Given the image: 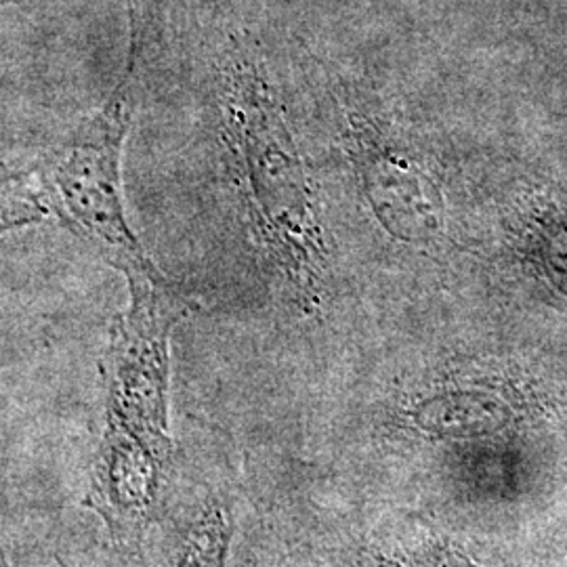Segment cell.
I'll return each instance as SVG.
<instances>
[{
  "label": "cell",
  "instance_id": "1",
  "mask_svg": "<svg viewBox=\"0 0 567 567\" xmlns=\"http://www.w3.org/2000/svg\"><path fill=\"white\" fill-rule=\"evenodd\" d=\"M128 307L114 318L103 358L105 429L86 505L112 540L142 543L163 487L168 437V343L185 303L161 269L131 271Z\"/></svg>",
  "mask_w": 567,
  "mask_h": 567
},
{
  "label": "cell",
  "instance_id": "2",
  "mask_svg": "<svg viewBox=\"0 0 567 567\" xmlns=\"http://www.w3.org/2000/svg\"><path fill=\"white\" fill-rule=\"evenodd\" d=\"M219 128L255 243L284 284L313 303L328 248L313 182L259 49L234 37L217 76Z\"/></svg>",
  "mask_w": 567,
  "mask_h": 567
},
{
  "label": "cell",
  "instance_id": "3",
  "mask_svg": "<svg viewBox=\"0 0 567 567\" xmlns=\"http://www.w3.org/2000/svg\"><path fill=\"white\" fill-rule=\"evenodd\" d=\"M145 39L131 20V47L121 81L72 133L47 150L20 182L23 196L4 206V225L28 224L55 213L121 274L156 269L133 234L122 203L121 156L137 102Z\"/></svg>",
  "mask_w": 567,
  "mask_h": 567
},
{
  "label": "cell",
  "instance_id": "4",
  "mask_svg": "<svg viewBox=\"0 0 567 567\" xmlns=\"http://www.w3.org/2000/svg\"><path fill=\"white\" fill-rule=\"evenodd\" d=\"M353 164L365 200L395 238L429 243L442 224L435 185L416 164L381 142L364 118H351Z\"/></svg>",
  "mask_w": 567,
  "mask_h": 567
},
{
  "label": "cell",
  "instance_id": "5",
  "mask_svg": "<svg viewBox=\"0 0 567 567\" xmlns=\"http://www.w3.org/2000/svg\"><path fill=\"white\" fill-rule=\"evenodd\" d=\"M229 538V515L224 508H206L185 538L177 567H225Z\"/></svg>",
  "mask_w": 567,
  "mask_h": 567
}]
</instances>
